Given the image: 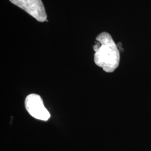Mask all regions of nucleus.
Masks as SVG:
<instances>
[{
  "label": "nucleus",
  "instance_id": "nucleus-3",
  "mask_svg": "<svg viewBox=\"0 0 151 151\" xmlns=\"http://www.w3.org/2000/svg\"><path fill=\"white\" fill-rule=\"evenodd\" d=\"M39 22L47 21V13L42 0H9Z\"/></svg>",
  "mask_w": 151,
  "mask_h": 151
},
{
  "label": "nucleus",
  "instance_id": "nucleus-2",
  "mask_svg": "<svg viewBox=\"0 0 151 151\" xmlns=\"http://www.w3.org/2000/svg\"><path fill=\"white\" fill-rule=\"evenodd\" d=\"M25 106L28 113L35 119L47 121L50 117V114L44 106L43 101L39 95L32 93L27 96Z\"/></svg>",
  "mask_w": 151,
  "mask_h": 151
},
{
  "label": "nucleus",
  "instance_id": "nucleus-1",
  "mask_svg": "<svg viewBox=\"0 0 151 151\" xmlns=\"http://www.w3.org/2000/svg\"><path fill=\"white\" fill-rule=\"evenodd\" d=\"M93 50L95 64L105 72L111 73L118 68L120 62L119 49L108 32L98 35Z\"/></svg>",
  "mask_w": 151,
  "mask_h": 151
}]
</instances>
